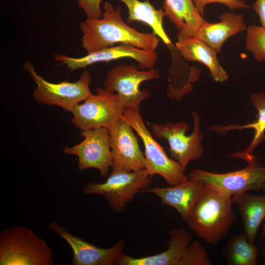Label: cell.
<instances>
[{
	"label": "cell",
	"mask_w": 265,
	"mask_h": 265,
	"mask_svg": "<svg viewBox=\"0 0 265 265\" xmlns=\"http://www.w3.org/2000/svg\"><path fill=\"white\" fill-rule=\"evenodd\" d=\"M99 19H87L81 23L82 46L87 53L113 46L115 44L130 45L139 49L155 51L159 39L154 33L141 32L125 23L121 8H115L107 1Z\"/></svg>",
	"instance_id": "obj_1"
},
{
	"label": "cell",
	"mask_w": 265,
	"mask_h": 265,
	"mask_svg": "<svg viewBox=\"0 0 265 265\" xmlns=\"http://www.w3.org/2000/svg\"><path fill=\"white\" fill-rule=\"evenodd\" d=\"M233 203L232 196L204 183L186 222L199 238L210 244H217L235 224Z\"/></svg>",
	"instance_id": "obj_2"
},
{
	"label": "cell",
	"mask_w": 265,
	"mask_h": 265,
	"mask_svg": "<svg viewBox=\"0 0 265 265\" xmlns=\"http://www.w3.org/2000/svg\"><path fill=\"white\" fill-rule=\"evenodd\" d=\"M53 264L51 249L30 229L14 226L0 231V265Z\"/></svg>",
	"instance_id": "obj_3"
},
{
	"label": "cell",
	"mask_w": 265,
	"mask_h": 265,
	"mask_svg": "<svg viewBox=\"0 0 265 265\" xmlns=\"http://www.w3.org/2000/svg\"><path fill=\"white\" fill-rule=\"evenodd\" d=\"M127 122L140 138L144 147L145 169L154 177L161 176L169 186H176L187 181L180 164L168 158L163 148L154 139L146 128L139 108H127L121 118Z\"/></svg>",
	"instance_id": "obj_4"
},
{
	"label": "cell",
	"mask_w": 265,
	"mask_h": 265,
	"mask_svg": "<svg viewBox=\"0 0 265 265\" xmlns=\"http://www.w3.org/2000/svg\"><path fill=\"white\" fill-rule=\"evenodd\" d=\"M153 177L145 169L138 171L111 170L105 182H91L83 187L87 195L99 194L104 196L109 208L114 212L122 213L126 205L143 189L149 187Z\"/></svg>",
	"instance_id": "obj_5"
},
{
	"label": "cell",
	"mask_w": 265,
	"mask_h": 265,
	"mask_svg": "<svg viewBox=\"0 0 265 265\" xmlns=\"http://www.w3.org/2000/svg\"><path fill=\"white\" fill-rule=\"evenodd\" d=\"M24 67L36 84L33 96L38 103L58 106L71 112L75 106L84 101L92 94L89 87L91 74L86 69L76 81L64 80L53 83L38 75L29 61L25 63Z\"/></svg>",
	"instance_id": "obj_6"
},
{
	"label": "cell",
	"mask_w": 265,
	"mask_h": 265,
	"mask_svg": "<svg viewBox=\"0 0 265 265\" xmlns=\"http://www.w3.org/2000/svg\"><path fill=\"white\" fill-rule=\"evenodd\" d=\"M125 107L114 92L98 87L82 104H79L71 113V122L81 131L99 128H110L121 119Z\"/></svg>",
	"instance_id": "obj_7"
},
{
	"label": "cell",
	"mask_w": 265,
	"mask_h": 265,
	"mask_svg": "<svg viewBox=\"0 0 265 265\" xmlns=\"http://www.w3.org/2000/svg\"><path fill=\"white\" fill-rule=\"evenodd\" d=\"M194 121L192 132L186 135L189 127L185 121L172 123H154L151 127L152 132L158 138H164L169 144L171 156L175 159L185 171L188 162L196 160L203 154L201 141L203 136L200 128V118L197 113L193 111Z\"/></svg>",
	"instance_id": "obj_8"
},
{
	"label": "cell",
	"mask_w": 265,
	"mask_h": 265,
	"mask_svg": "<svg viewBox=\"0 0 265 265\" xmlns=\"http://www.w3.org/2000/svg\"><path fill=\"white\" fill-rule=\"evenodd\" d=\"M160 78L159 69L144 70L134 64H120L107 72L104 87L116 93L125 108H139L150 96L147 90H140L141 83Z\"/></svg>",
	"instance_id": "obj_9"
},
{
	"label": "cell",
	"mask_w": 265,
	"mask_h": 265,
	"mask_svg": "<svg viewBox=\"0 0 265 265\" xmlns=\"http://www.w3.org/2000/svg\"><path fill=\"white\" fill-rule=\"evenodd\" d=\"M84 139L72 147L65 146L64 154L78 157V169L82 171L89 168L99 170L102 177L107 176L112 164L109 146V133L107 128L81 131Z\"/></svg>",
	"instance_id": "obj_10"
},
{
	"label": "cell",
	"mask_w": 265,
	"mask_h": 265,
	"mask_svg": "<svg viewBox=\"0 0 265 265\" xmlns=\"http://www.w3.org/2000/svg\"><path fill=\"white\" fill-rule=\"evenodd\" d=\"M246 162V167L234 172L218 174L194 169L188 176L212 185L232 197L251 190L265 189V166H260L255 159Z\"/></svg>",
	"instance_id": "obj_11"
},
{
	"label": "cell",
	"mask_w": 265,
	"mask_h": 265,
	"mask_svg": "<svg viewBox=\"0 0 265 265\" xmlns=\"http://www.w3.org/2000/svg\"><path fill=\"white\" fill-rule=\"evenodd\" d=\"M122 58H130L136 60L140 69L155 68L158 55L155 51H147L127 45L119 44L88 53L80 57H72L56 53L54 55L59 65H65L71 72L85 68L98 62H107Z\"/></svg>",
	"instance_id": "obj_12"
},
{
	"label": "cell",
	"mask_w": 265,
	"mask_h": 265,
	"mask_svg": "<svg viewBox=\"0 0 265 265\" xmlns=\"http://www.w3.org/2000/svg\"><path fill=\"white\" fill-rule=\"evenodd\" d=\"M132 130L122 118L108 128L112 157L111 170L131 172L145 168L144 154Z\"/></svg>",
	"instance_id": "obj_13"
},
{
	"label": "cell",
	"mask_w": 265,
	"mask_h": 265,
	"mask_svg": "<svg viewBox=\"0 0 265 265\" xmlns=\"http://www.w3.org/2000/svg\"><path fill=\"white\" fill-rule=\"evenodd\" d=\"M49 229L63 238L73 251V265H113L125 248L123 240H118L112 247L103 248L71 234L58 221H53Z\"/></svg>",
	"instance_id": "obj_14"
},
{
	"label": "cell",
	"mask_w": 265,
	"mask_h": 265,
	"mask_svg": "<svg viewBox=\"0 0 265 265\" xmlns=\"http://www.w3.org/2000/svg\"><path fill=\"white\" fill-rule=\"evenodd\" d=\"M204 183L190 179L181 184L167 187H148L141 192L151 193L158 196L161 204L175 209L183 220L187 222Z\"/></svg>",
	"instance_id": "obj_15"
},
{
	"label": "cell",
	"mask_w": 265,
	"mask_h": 265,
	"mask_svg": "<svg viewBox=\"0 0 265 265\" xmlns=\"http://www.w3.org/2000/svg\"><path fill=\"white\" fill-rule=\"evenodd\" d=\"M192 242L191 236L183 228L171 230L167 249L162 252L141 258H133L123 252L116 265H177L186 247Z\"/></svg>",
	"instance_id": "obj_16"
},
{
	"label": "cell",
	"mask_w": 265,
	"mask_h": 265,
	"mask_svg": "<svg viewBox=\"0 0 265 265\" xmlns=\"http://www.w3.org/2000/svg\"><path fill=\"white\" fill-rule=\"evenodd\" d=\"M219 18L220 22L216 23L204 20L196 36L217 53L221 52V47L227 39L245 30L247 26L242 14L227 12L221 14Z\"/></svg>",
	"instance_id": "obj_17"
},
{
	"label": "cell",
	"mask_w": 265,
	"mask_h": 265,
	"mask_svg": "<svg viewBox=\"0 0 265 265\" xmlns=\"http://www.w3.org/2000/svg\"><path fill=\"white\" fill-rule=\"evenodd\" d=\"M165 15L178 29V41L196 37L205 19L197 10L192 0H164Z\"/></svg>",
	"instance_id": "obj_18"
},
{
	"label": "cell",
	"mask_w": 265,
	"mask_h": 265,
	"mask_svg": "<svg viewBox=\"0 0 265 265\" xmlns=\"http://www.w3.org/2000/svg\"><path fill=\"white\" fill-rule=\"evenodd\" d=\"M175 48L186 60L198 61L205 65L214 81L223 82L228 80L229 76L220 64L216 51L198 38L178 41Z\"/></svg>",
	"instance_id": "obj_19"
},
{
	"label": "cell",
	"mask_w": 265,
	"mask_h": 265,
	"mask_svg": "<svg viewBox=\"0 0 265 265\" xmlns=\"http://www.w3.org/2000/svg\"><path fill=\"white\" fill-rule=\"evenodd\" d=\"M251 102L258 111L257 120L251 123L239 126L229 124L227 126L218 125L212 126L211 129L217 133H224L233 130H242L252 128L254 130L253 138L249 145L242 152L234 153L231 156L243 159L246 161L255 159L253 152L256 147L265 139V93L252 94Z\"/></svg>",
	"instance_id": "obj_20"
},
{
	"label": "cell",
	"mask_w": 265,
	"mask_h": 265,
	"mask_svg": "<svg viewBox=\"0 0 265 265\" xmlns=\"http://www.w3.org/2000/svg\"><path fill=\"white\" fill-rule=\"evenodd\" d=\"M244 225V233L248 240L254 243L258 229L265 218V196L244 192L233 196Z\"/></svg>",
	"instance_id": "obj_21"
},
{
	"label": "cell",
	"mask_w": 265,
	"mask_h": 265,
	"mask_svg": "<svg viewBox=\"0 0 265 265\" xmlns=\"http://www.w3.org/2000/svg\"><path fill=\"white\" fill-rule=\"evenodd\" d=\"M127 7V23L137 21L150 26L153 32L168 47L173 44L163 26V20L165 16L163 8L156 9L149 0H120Z\"/></svg>",
	"instance_id": "obj_22"
},
{
	"label": "cell",
	"mask_w": 265,
	"mask_h": 265,
	"mask_svg": "<svg viewBox=\"0 0 265 265\" xmlns=\"http://www.w3.org/2000/svg\"><path fill=\"white\" fill-rule=\"evenodd\" d=\"M258 249L248 240L245 234L234 235L225 244L222 257L228 265H256Z\"/></svg>",
	"instance_id": "obj_23"
},
{
	"label": "cell",
	"mask_w": 265,
	"mask_h": 265,
	"mask_svg": "<svg viewBox=\"0 0 265 265\" xmlns=\"http://www.w3.org/2000/svg\"><path fill=\"white\" fill-rule=\"evenodd\" d=\"M245 48L258 61H265V28L256 25L247 26Z\"/></svg>",
	"instance_id": "obj_24"
},
{
	"label": "cell",
	"mask_w": 265,
	"mask_h": 265,
	"mask_svg": "<svg viewBox=\"0 0 265 265\" xmlns=\"http://www.w3.org/2000/svg\"><path fill=\"white\" fill-rule=\"evenodd\" d=\"M208 252L197 241L186 248L177 265H211Z\"/></svg>",
	"instance_id": "obj_25"
},
{
	"label": "cell",
	"mask_w": 265,
	"mask_h": 265,
	"mask_svg": "<svg viewBox=\"0 0 265 265\" xmlns=\"http://www.w3.org/2000/svg\"><path fill=\"white\" fill-rule=\"evenodd\" d=\"M197 10L203 17L205 6L212 3L223 4L230 9L234 10L241 8H249L250 7L243 0H192Z\"/></svg>",
	"instance_id": "obj_26"
},
{
	"label": "cell",
	"mask_w": 265,
	"mask_h": 265,
	"mask_svg": "<svg viewBox=\"0 0 265 265\" xmlns=\"http://www.w3.org/2000/svg\"><path fill=\"white\" fill-rule=\"evenodd\" d=\"M78 6L85 12L87 19H95L102 17L101 3L103 0H76Z\"/></svg>",
	"instance_id": "obj_27"
},
{
	"label": "cell",
	"mask_w": 265,
	"mask_h": 265,
	"mask_svg": "<svg viewBox=\"0 0 265 265\" xmlns=\"http://www.w3.org/2000/svg\"><path fill=\"white\" fill-rule=\"evenodd\" d=\"M252 8L259 18L261 26L265 28V0H255Z\"/></svg>",
	"instance_id": "obj_28"
},
{
	"label": "cell",
	"mask_w": 265,
	"mask_h": 265,
	"mask_svg": "<svg viewBox=\"0 0 265 265\" xmlns=\"http://www.w3.org/2000/svg\"><path fill=\"white\" fill-rule=\"evenodd\" d=\"M263 235L265 237V223L263 226Z\"/></svg>",
	"instance_id": "obj_29"
},
{
	"label": "cell",
	"mask_w": 265,
	"mask_h": 265,
	"mask_svg": "<svg viewBox=\"0 0 265 265\" xmlns=\"http://www.w3.org/2000/svg\"><path fill=\"white\" fill-rule=\"evenodd\" d=\"M262 256H263V258L265 259V250L263 252V253L262 254Z\"/></svg>",
	"instance_id": "obj_30"
}]
</instances>
